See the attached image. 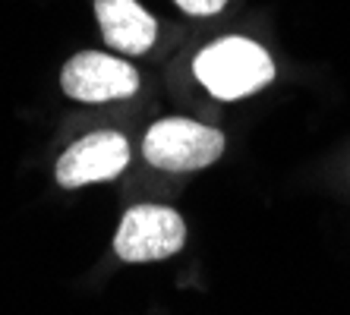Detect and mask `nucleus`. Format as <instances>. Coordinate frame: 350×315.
<instances>
[{"instance_id":"5","label":"nucleus","mask_w":350,"mask_h":315,"mask_svg":"<svg viewBox=\"0 0 350 315\" xmlns=\"http://www.w3.org/2000/svg\"><path fill=\"white\" fill-rule=\"evenodd\" d=\"M126 164H130V142L120 133L101 130L73 142L60 154L57 183L66 186V189H76V186H85V183L114 180Z\"/></svg>"},{"instance_id":"6","label":"nucleus","mask_w":350,"mask_h":315,"mask_svg":"<svg viewBox=\"0 0 350 315\" xmlns=\"http://www.w3.org/2000/svg\"><path fill=\"white\" fill-rule=\"evenodd\" d=\"M101 35L120 54H146L155 44V19L136 0H95Z\"/></svg>"},{"instance_id":"7","label":"nucleus","mask_w":350,"mask_h":315,"mask_svg":"<svg viewBox=\"0 0 350 315\" xmlns=\"http://www.w3.org/2000/svg\"><path fill=\"white\" fill-rule=\"evenodd\" d=\"M183 13H189V16H215V13H221L224 10V3L228 0H174Z\"/></svg>"},{"instance_id":"2","label":"nucleus","mask_w":350,"mask_h":315,"mask_svg":"<svg viewBox=\"0 0 350 315\" xmlns=\"http://www.w3.org/2000/svg\"><path fill=\"white\" fill-rule=\"evenodd\" d=\"M224 146V133L187 117H167L146 133L142 154L158 170H199L218 161Z\"/></svg>"},{"instance_id":"4","label":"nucleus","mask_w":350,"mask_h":315,"mask_svg":"<svg viewBox=\"0 0 350 315\" xmlns=\"http://www.w3.org/2000/svg\"><path fill=\"white\" fill-rule=\"evenodd\" d=\"M60 85L76 101L101 105V101H114V98H130L139 89V73L120 57L82 51L73 60H66Z\"/></svg>"},{"instance_id":"1","label":"nucleus","mask_w":350,"mask_h":315,"mask_svg":"<svg viewBox=\"0 0 350 315\" xmlns=\"http://www.w3.org/2000/svg\"><path fill=\"white\" fill-rule=\"evenodd\" d=\"M196 79L221 101H237L275 79V60L250 38H221L196 57Z\"/></svg>"},{"instance_id":"3","label":"nucleus","mask_w":350,"mask_h":315,"mask_svg":"<svg viewBox=\"0 0 350 315\" xmlns=\"http://www.w3.org/2000/svg\"><path fill=\"white\" fill-rule=\"evenodd\" d=\"M187 224L164 205H133L114 236V252L123 262H158L183 249Z\"/></svg>"}]
</instances>
